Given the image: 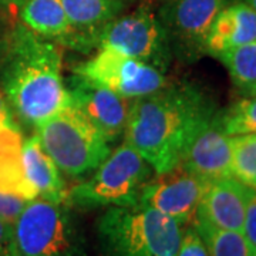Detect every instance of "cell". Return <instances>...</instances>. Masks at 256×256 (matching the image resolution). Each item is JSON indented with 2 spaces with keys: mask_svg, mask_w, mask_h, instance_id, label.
<instances>
[{
  "mask_svg": "<svg viewBox=\"0 0 256 256\" xmlns=\"http://www.w3.org/2000/svg\"><path fill=\"white\" fill-rule=\"evenodd\" d=\"M215 112V104L195 84L168 82L132 101L124 138L156 174L165 172L180 164L192 138Z\"/></svg>",
  "mask_w": 256,
  "mask_h": 256,
  "instance_id": "6da1fadb",
  "label": "cell"
},
{
  "mask_svg": "<svg viewBox=\"0 0 256 256\" xmlns=\"http://www.w3.org/2000/svg\"><path fill=\"white\" fill-rule=\"evenodd\" d=\"M57 44L26 26L4 38L0 86L12 112L28 126L40 124L70 104Z\"/></svg>",
  "mask_w": 256,
  "mask_h": 256,
  "instance_id": "7a4b0ae2",
  "label": "cell"
},
{
  "mask_svg": "<svg viewBox=\"0 0 256 256\" xmlns=\"http://www.w3.org/2000/svg\"><path fill=\"white\" fill-rule=\"evenodd\" d=\"M101 256H176L184 225L142 206H110L97 225Z\"/></svg>",
  "mask_w": 256,
  "mask_h": 256,
  "instance_id": "3957f363",
  "label": "cell"
},
{
  "mask_svg": "<svg viewBox=\"0 0 256 256\" xmlns=\"http://www.w3.org/2000/svg\"><path fill=\"white\" fill-rule=\"evenodd\" d=\"M152 166L126 141L101 162L90 178L68 191L67 201L82 210L137 206Z\"/></svg>",
  "mask_w": 256,
  "mask_h": 256,
  "instance_id": "277c9868",
  "label": "cell"
},
{
  "mask_svg": "<svg viewBox=\"0 0 256 256\" xmlns=\"http://www.w3.org/2000/svg\"><path fill=\"white\" fill-rule=\"evenodd\" d=\"M20 256H86V239L68 202L34 198L13 222Z\"/></svg>",
  "mask_w": 256,
  "mask_h": 256,
  "instance_id": "5b68a950",
  "label": "cell"
},
{
  "mask_svg": "<svg viewBox=\"0 0 256 256\" xmlns=\"http://www.w3.org/2000/svg\"><path fill=\"white\" fill-rule=\"evenodd\" d=\"M37 137L58 170L70 178L92 172L111 152L100 132L72 104L37 124Z\"/></svg>",
  "mask_w": 256,
  "mask_h": 256,
  "instance_id": "8992f818",
  "label": "cell"
},
{
  "mask_svg": "<svg viewBox=\"0 0 256 256\" xmlns=\"http://www.w3.org/2000/svg\"><path fill=\"white\" fill-rule=\"evenodd\" d=\"M74 74L131 100L150 96L168 84L160 68L108 47H98L90 60L74 68Z\"/></svg>",
  "mask_w": 256,
  "mask_h": 256,
  "instance_id": "52a82bcc",
  "label": "cell"
},
{
  "mask_svg": "<svg viewBox=\"0 0 256 256\" xmlns=\"http://www.w3.org/2000/svg\"><path fill=\"white\" fill-rule=\"evenodd\" d=\"M98 47L117 50L128 57L151 64L164 73L172 57L161 20L146 8L110 22L101 33Z\"/></svg>",
  "mask_w": 256,
  "mask_h": 256,
  "instance_id": "ba28073f",
  "label": "cell"
},
{
  "mask_svg": "<svg viewBox=\"0 0 256 256\" xmlns=\"http://www.w3.org/2000/svg\"><path fill=\"white\" fill-rule=\"evenodd\" d=\"M230 0H166L160 20L166 32L171 52L184 62L206 54L205 44L216 16Z\"/></svg>",
  "mask_w": 256,
  "mask_h": 256,
  "instance_id": "9c48e42d",
  "label": "cell"
},
{
  "mask_svg": "<svg viewBox=\"0 0 256 256\" xmlns=\"http://www.w3.org/2000/svg\"><path fill=\"white\" fill-rule=\"evenodd\" d=\"M210 181L185 170L182 165L156 174L144 185L138 206L161 212L186 226L195 220L202 196Z\"/></svg>",
  "mask_w": 256,
  "mask_h": 256,
  "instance_id": "30bf717a",
  "label": "cell"
},
{
  "mask_svg": "<svg viewBox=\"0 0 256 256\" xmlns=\"http://www.w3.org/2000/svg\"><path fill=\"white\" fill-rule=\"evenodd\" d=\"M70 104L112 144L124 136L132 101L74 74L68 87Z\"/></svg>",
  "mask_w": 256,
  "mask_h": 256,
  "instance_id": "8fae6325",
  "label": "cell"
},
{
  "mask_svg": "<svg viewBox=\"0 0 256 256\" xmlns=\"http://www.w3.org/2000/svg\"><path fill=\"white\" fill-rule=\"evenodd\" d=\"M180 164L206 181L232 176L230 137L220 126L218 111L192 138Z\"/></svg>",
  "mask_w": 256,
  "mask_h": 256,
  "instance_id": "7c38bea8",
  "label": "cell"
},
{
  "mask_svg": "<svg viewBox=\"0 0 256 256\" xmlns=\"http://www.w3.org/2000/svg\"><path fill=\"white\" fill-rule=\"evenodd\" d=\"M250 186L238 181L235 176L214 180L208 184L195 218L228 230H244L248 195Z\"/></svg>",
  "mask_w": 256,
  "mask_h": 256,
  "instance_id": "4fadbf2b",
  "label": "cell"
},
{
  "mask_svg": "<svg viewBox=\"0 0 256 256\" xmlns=\"http://www.w3.org/2000/svg\"><path fill=\"white\" fill-rule=\"evenodd\" d=\"M72 32L63 46L88 52L98 46L104 28L118 18L126 0H62Z\"/></svg>",
  "mask_w": 256,
  "mask_h": 256,
  "instance_id": "5bb4252c",
  "label": "cell"
},
{
  "mask_svg": "<svg viewBox=\"0 0 256 256\" xmlns=\"http://www.w3.org/2000/svg\"><path fill=\"white\" fill-rule=\"evenodd\" d=\"M20 160L24 178L38 198L54 202H68V191L63 175L53 158L43 148L37 134L23 140Z\"/></svg>",
  "mask_w": 256,
  "mask_h": 256,
  "instance_id": "9a60e30c",
  "label": "cell"
},
{
  "mask_svg": "<svg viewBox=\"0 0 256 256\" xmlns=\"http://www.w3.org/2000/svg\"><path fill=\"white\" fill-rule=\"evenodd\" d=\"M256 40V12L246 2L229 3L216 16L206 38V54L218 57Z\"/></svg>",
  "mask_w": 256,
  "mask_h": 256,
  "instance_id": "2e32d148",
  "label": "cell"
},
{
  "mask_svg": "<svg viewBox=\"0 0 256 256\" xmlns=\"http://www.w3.org/2000/svg\"><path fill=\"white\" fill-rule=\"evenodd\" d=\"M23 24L47 40L63 42L72 32V24L62 0H26L22 4Z\"/></svg>",
  "mask_w": 256,
  "mask_h": 256,
  "instance_id": "e0dca14e",
  "label": "cell"
},
{
  "mask_svg": "<svg viewBox=\"0 0 256 256\" xmlns=\"http://www.w3.org/2000/svg\"><path fill=\"white\" fill-rule=\"evenodd\" d=\"M192 225L204 239L210 256H255L242 232L216 228L201 218H195Z\"/></svg>",
  "mask_w": 256,
  "mask_h": 256,
  "instance_id": "ac0fdd59",
  "label": "cell"
},
{
  "mask_svg": "<svg viewBox=\"0 0 256 256\" xmlns=\"http://www.w3.org/2000/svg\"><path fill=\"white\" fill-rule=\"evenodd\" d=\"M228 68L234 84L248 92L256 84V40L216 57Z\"/></svg>",
  "mask_w": 256,
  "mask_h": 256,
  "instance_id": "d6986e66",
  "label": "cell"
},
{
  "mask_svg": "<svg viewBox=\"0 0 256 256\" xmlns=\"http://www.w3.org/2000/svg\"><path fill=\"white\" fill-rule=\"evenodd\" d=\"M229 137L232 146V176L256 190V132Z\"/></svg>",
  "mask_w": 256,
  "mask_h": 256,
  "instance_id": "ffe728a7",
  "label": "cell"
},
{
  "mask_svg": "<svg viewBox=\"0 0 256 256\" xmlns=\"http://www.w3.org/2000/svg\"><path fill=\"white\" fill-rule=\"evenodd\" d=\"M218 117L228 136L256 132V97L248 96L235 101L226 110L218 111Z\"/></svg>",
  "mask_w": 256,
  "mask_h": 256,
  "instance_id": "44dd1931",
  "label": "cell"
},
{
  "mask_svg": "<svg viewBox=\"0 0 256 256\" xmlns=\"http://www.w3.org/2000/svg\"><path fill=\"white\" fill-rule=\"evenodd\" d=\"M176 256H210L204 239L192 224L184 226Z\"/></svg>",
  "mask_w": 256,
  "mask_h": 256,
  "instance_id": "7402d4cb",
  "label": "cell"
},
{
  "mask_svg": "<svg viewBox=\"0 0 256 256\" xmlns=\"http://www.w3.org/2000/svg\"><path fill=\"white\" fill-rule=\"evenodd\" d=\"M28 204V200L20 195L0 191V218L13 224Z\"/></svg>",
  "mask_w": 256,
  "mask_h": 256,
  "instance_id": "603a6c76",
  "label": "cell"
},
{
  "mask_svg": "<svg viewBox=\"0 0 256 256\" xmlns=\"http://www.w3.org/2000/svg\"><path fill=\"white\" fill-rule=\"evenodd\" d=\"M248 244L250 245L252 250L256 255V190L250 188L248 195L246 212H245V222H244V230Z\"/></svg>",
  "mask_w": 256,
  "mask_h": 256,
  "instance_id": "cb8c5ba5",
  "label": "cell"
},
{
  "mask_svg": "<svg viewBox=\"0 0 256 256\" xmlns=\"http://www.w3.org/2000/svg\"><path fill=\"white\" fill-rule=\"evenodd\" d=\"M0 256H20L13 224L0 218Z\"/></svg>",
  "mask_w": 256,
  "mask_h": 256,
  "instance_id": "d4e9b609",
  "label": "cell"
},
{
  "mask_svg": "<svg viewBox=\"0 0 256 256\" xmlns=\"http://www.w3.org/2000/svg\"><path fill=\"white\" fill-rule=\"evenodd\" d=\"M14 131H20V130L13 118V112H12L9 102L0 88V138L6 137Z\"/></svg>",
  "mask_w": 256,
  "mask_h": 256,
  "instance_id": "484cf974",
  "label": "cell"
},
{
  "mask_svg": "<svg viewBox=\"0 0 256 256\" xmlns=\"http://www.w3.org/2000/svg\"><path fill=\"white\" fill-rule=\"evenodd\" d=\"M26 0H0V6H22Z\"/></svg>",
  "mask_w": 256,
  "mask_h": 256,
  "instance_id": "4316f807",
  "label": "cell"
},
{
  "mask_svg": "<svg viewBox=\"0 0 256 256\" xmlns=\"http://www.w3.org/2000/svg\"><path fill=\"white\" fill-rule=\"evenodd\" d=\"M3 54H4V40H0V66L3 62Z\"/></svg>",
  "mask_w": 256,
  "mask_h": 256,
  "instance_id": "83f0119b",
  "label": "cell"
},
{
  "mask_svg": "<svg viewBox=\"0 0 256 256\" xmlns=\"http://www.w3.org/2000/svg\"><path fill=\"white\" fill-rule=\"evenodd\" d=\"M245 2H246L248 4H249V6L256 12V0H245Z\"/></svg>",
  "mask_w": 256,
  "mask_h": 256,
  "instance_id": "f1b7e54d",
  "label": "cell"
},
{
  "mask_svg": "<svg viewBox=\"0 0 256 256\" xmlns=\"http://www.w3.org/2000/svg\"><path fill=\"white\" fill-rule=\"evenodd\" d=\"M248 96H255L256 97V84L255 86H254V87H252V88H250V90H249V92H246Z\"/></svg>",
  "mask_w": 256,
  "mask_h": 256,
  "instance_id": "f546056e",
  "label": "cell"
},
{
  "mask_svg": "<svg viewBox=\"0 0 256 256\" xmlns=\"http://www.w3.org/2000/svg\"><path fill=\"white\" fill-rule=\"evenodd\" d=\"M255 256H256V255H255Z\"/></svg>",
  "mask_w": 256,
  "mask_h": 256,
  "instance_id": "4dcf8cb0",
  "label": "cell"
}]
</instances>
